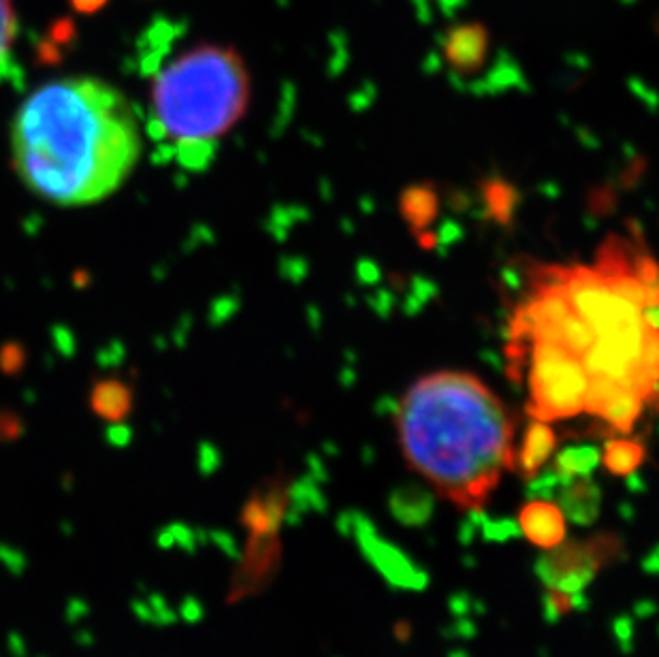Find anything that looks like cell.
Returning a JSON list of instances; mask_svg holds the SVG:
<instances>
[{"instance_id":"obj_1","label":"cell","mask_w":659,"mask_h":657,"mask_svg":"<svg viewBox=\"0 0 659 657\" xmlns=\"http://www.w3.org/2000/svg\"><path fill=\"white\" fill-rule=\"evenodd\" d=\"M143 152L137 109L99 77H62L26 96L11 128V160L22 184L58 207L114 195Z\"/></svg>"},{"instance_id":"obj_2","label":"cell","mask_w":659,"mask_h":657,"mask_svg":"<svg viewBox=\"0 0 659 657\" xmlns=\"http://www.w3.org/2000/svg\"><path fill=\"white\" fill-rule=\"evenodd\" d=\"M401 451L444 500L480 510L514 468L510 416L487 384L440 372L419 380L397 414Z\"/></svg>"},{"instance_id":"obj_3","label":"cell","mask_w":659,"mask_h":657,"mask_svg":"<svg viewBox=\"0 0 659 657\" xmlns=\"http://www.w3.org/2000/svg\"><path fill=\"white\" fill-rule=\"evenodd\" d=\"M250 105V73L233 47L201 43L169 60L150 88L148 133L169 141L180 163L203 169L218 139L239 124Z\"/></svg>"},{"instance_id":"obj_4","label":"cell","mask_w":659,"mask_h":657,"mask_svg":"<svg viewBox=\"0 0 659 657\" xmlns=\"http://www.w3.org/2000/svg\"><path fill=\"white\" fill-rule=\"evenodd\" d=\"M589 374L581 357L555 342H534L532 367H529V391L534 419L551 423L572 419L585 412V395Z\"/></svg>"},{"instance_id":"obj_5","label":"cell","mask_w":659,"mask_h":657,"mask_svg":"<svg viewBox=\"0 0 659 657\" xmlns=\"http://www.w3.org/2000/svg\"><path fill=\"white\" fill-rule=\"evenodd\" d=\"M491 50V35L485 24L480 22H461L448 32L442 39V52L448 67L459 75H474L478 73L489 58Z\"/></svg>"},{"instance_id":"obj_6","label":"cell","mask_w":659,"mask_h":657,"mask_svg":"<svg viewBox=\"0 0 659 657\" xmlns=\"http://www.w3.org/2000/svg\"><path fill=\"white\" fill-rule=\"evenodd\" d=\"M519 527L523 536L542 551H555L566 540V512L561 506L534 500L519 510Z\"/></svg>"},{"instance_id":"obj_7","label":"cell","mask_w":659,"mask_h":657,"mask_svg":"<svg viewBox=\"0 0 659 657\" xmlns=\"http://www.w3.org/2000/svg\"><path fill=\"white\" fill-rule=\"evenodd\" d=\"M555 446L557 436L551 425L534 419V423L525 431L521 448L514 451V468H519V472L527 478L536 476L555 453Z\"/></svg>"},{"instance_id":"obj_8","label":"cell","mask_w":659,"mask_h":657,"mask_svg":"<svg viewBox=\"0 0 659 657\" xmlns=\"http://www.w3.org/2000/svg\"><path fill=\"white\" fill-rule=\"evenodd\" d=\"M602 466L619 478L632 476L645 461V446L632 438H615L606 442L604 451L600 453Z\"/></svg>"},{"instance_id":"obj_9","label":"cell","mask_w":659,"mask_h":657,"mask_svg":"<svg viewBox=\"0 0 659 657\" xmlns=\"http://www.w3.org/2000/svg\"><path fill=\"white\" fill-rule=\"evenodd\" d=\"M645 404H647L645 399H642L634 389L621 387L598 416H602V419L617 431H630L634 423L640 419Z\"/></svg>"},{"instance_id":"obj_10","label":"cell","mask_w":659,"mask_h":657,"mask_svg":"<svg viewBox=\"0 0 659 657\" xmlns=\"http://www.w3.org/2000/svg\"><path fill=\"white\" fill-rule=\"evenodd\" d=\"M401 214L412 229H425L438 216V195L429 186H412L401 195Z\"/></svg>"},{"instance_id":"obj_11","label":"cell","mask_w":659,"mask_h":657,"mask_svg":"<svg viewBox=\"0 0 659 657\" xmlns=\"http://www.w3.org/2000/svg\"><path fill=\"white\" fill-rule=\"evenodd\" d=\"M553 342L559 344V346H564L566 350H570L572 355L583 357L585 352L593 346V342H596V331L591 329V325L587 323L585 318H581V316L572 312L564 320V323L555 327Z\"/></svg>"},{"instance_id":"obj_12","label":"cell","mask_w":659,"mask_h":657,"mask_svg":"<svg viewBox=\"0 0 659 657\" xmlns=\"http://www.w3.org/2000/svg\"><path fill=\"white\" fill-rule=\"evenodd\" d=\"M18 39V15L13 0H0V82L13 73V45Z\"/></svg>"},{"instance_id":"obj_13","label":"cell","mask_w":659,"mask_h":657,"mask_svg":"<svg viewBox=\"0 0 659 657\" xmlns=\"http://www.w3.org/2000/svg\"><path fill=\"white\" fill-rule=\"evenodd\" d=\"M92 406L96 414L107 416V419H120L131 406V393L120 382H101L96 384L92 393Z\"/></svg>"},{"instance_id":"obj_14","label":"cell","mask_w":659,"mask_h":657,"mask_svg":"<svg viewBox=\"0 0 659 657\" xmlns=\"http://www.w3.org/2000/svg\"><path fill=\"white\" fill-rule=\"evenodd\" d=\"M600 461V453L593 446H576V448H566L557 455V470L559 474H564L568 478H578L589 474L596 463Z\"/></svg>"},{"instance_id":"obj_15","label":"cell","mask_w":659,"mask_h":657,"mask_svg":"<svg viewBox=\"0 0 659 657\" xmlns=\"http://www.w3.org/2000/svg\"><path fill=\"white\" fill-rule=\"evenodd\" d=\"M510 195L512 192L506 188V186H500V184H493L487 192V197H489V205L493 207V212H504L508 214L512 210V203H510Z\"/></svg>"}]
</instances>
